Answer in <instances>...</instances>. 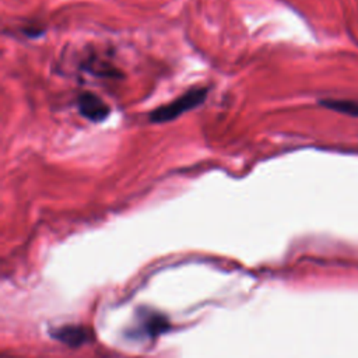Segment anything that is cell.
<instances>
[{"mask_svg": "<svg viewBox=\"0 0 358 358\" xmlns=\"http://www.w3.org/2000/svg\"><path fill=\"white\" fill-rule=\"evenodd\" d=\"M207 94H208L207 87H194L186 91L185 94H182L180 96H178L176 99H173L172 102L154 109L148 117L152 123L171 122L178 116L183 115L185 112L194 109L196 106L203 103L207 98Z\"/></svg>", "mask_w": 358, "mask_h": 358, "instance_id": "6da1fadb", "label": "cell"}, {"mask_svg": "<svg viewBox=\"0 0 358 358\" xmlns=\"http://www.w3.org/2000/svg\"><path fill=\"white\" fill-rule=\"evenodd\" d=\"M77 103L78 112L91 122L105 120L110 113V108L94 92H83L78 96Z\"/></svg>", "mask_w": 358, "mask_h": 358, "instance_id": "7a4b0ae2", "label": "cell"}, {"mask_svg": "<svg viewBox=\"0 0 358 358\" xmlns=\"http://www.w3.org/2000/svg\"><path fill=\"white\" fill-rule=\"evenodd\" d=\"M319 103L322 106L327 108V109L358 117V102H355V101H350V99H322Z\"/></svg>", "mask_w": 358, "mask_h": 358, "instance_id": "3957f363", "label": "cell"}]
</instances>
